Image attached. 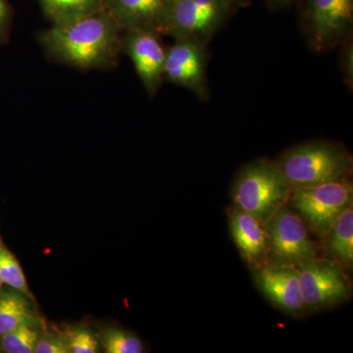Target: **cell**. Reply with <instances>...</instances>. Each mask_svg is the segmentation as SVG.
Returning a JSON list of instances; mask_svg holds the SVG:
<instances>
[{
  "label": "cell",
  "instance_id": "4fadbf2b",
  "mask_svg": "<svg viewBox=\"0 0 353 353\" xmlns=\"http://www.w3.org/2000/svg\"><path fill=\"white\" fill-rule=\"evenodd\" d=\"M230 225L241 254L250 262L261 259L267 248V234L260 220L239 209L231 216Z\"/></svg>",
  "mask_w": 353,
  "mask_h": 353
},
{
  "label": "cell",
  "instance_id": "5bb4252c",
  "mask_svg": "<svg viewBox=\"0 0 353 353\" xmlns=\"http://www.w3.org/2000/svg\"><path fill=\"white\" fill-rule=\"evenodd\" d=\"M29 299L12 288L0 292V336L20 327H36L38 316Z\"/></svg>",
  "mask_w": 353,
  "mask_h": 353
},
{
  "label": "cell",
  "instance_id": "5b68a950",
  "mask_svg": "<svg viewBox=\"0 0 353 353\" xmlns=\"http://www.w3.org/2000/svg\"><path fill=\"white\" fill-rule=\"evenodd\" d=\"M236 10L231 0H172L165 34L208 41Z\"/></svg>",
  "mask_w": 353,
  "mask_h": 353
},
{
  "label": "cell",
  "instance_id": "d6986e66",
  "mask_svg": "<svg viewBox=\"0 0 353 353\" xmlns=\"http://www.w3.org/2000/svg\"><path fill=\"white\" fill-rule=\"evenodd\" d=\"M104 348L108 353H141L143 343L136 336L121 329H110L103 338Z\"/></svg>",
  "mask_w": 353,
  "mask_h": 353
},
{
  "label": "cell",
  "instance_id": "603a6c76",
  "mask_svg": "<svg viewBox=\"0 0 353 353\" xmlns=\"http://www.w3.org/2000/svg\"><path fill=\"white\" fill-rule=\"evenodd\" d=\"M296 0H266L267 6L271 10H282L292 6Z\"/></svg>",
  "mask_w": 353,
  "mask_h": 353
},
{
  "label": "cell",
  "instance_id": "8fae6325",
  "mask_svg": "<svg viewBox=\"0 0 353 353\" xmlns=\"http://www.w3.org/2000/svg\"><path fill=\"white\" fill-rule=\"evenodd\" d=\"M172 0H105L124 31L145 30L165 34Z\"/></svg>",
  "mask_w": 353,
  "mask_h": 353
},
{
  "label": "cell",
  "instance_id": "52a82bcc",
  "mask_svg": "<svg viewBox=\"0 0 353 353\" xmlns=\"http://www.w3.org/2000/svg\"><path fill=\"white\" fill-rule=\"evenodd\" d=\"M166 50L164 81L194 92L201 101L209 99L206 63L208 41L194 38H176Z\"/></svg>",
  "mask_w": 353,
  "mask_h": 353
},
{
  "label": "cell",
  "instance_id": "9c48e42d",
  "mask_svg": "<svg viewBox=\"0 0 353 353\" xmlns=\"http://www.w3.org/2000/svg\"><path fill=\"white\" fill-rule=\"evenodd\" d=\"M267 240L281 263L301 265L315 257V246L303 221L289 210H277L268 225Z\"/></svg>",
  "mask_w": 353,
  "mask_h": 353
},
{
  "label": "cell",
  "instance_id": "9a60e30c",
  "mask_svg": "<svg viewBox=\"0 0 353 353\" xmlns=\"http://www.w3.org/2000/svg\"><path fill=\"white\" fill-rule=\"evenodd\" d=\"M53 25L64 24L105 6V0H39Z\"/></svg>",
  "mask_w": 353,
  "mask_h": 353
},
{
  "label": "cell",
  "instance_id": "ba28073f",
  "mask_svg": "<svg viewBox=\"0 0 353 353\" xmlns=\"http://www.w3.org/2000/svg\"><path fill=\"white\" fill-rule=\"evenodd\" d=\"M299 266L304 305L326 307L343 301L350 294V283L334 262L314 257Z\"/></svg>",
  "mask_w": 353,
  "mask_h": 353
},
{
  "label": "cell",
  "instance_id": "8992f818",
  "mask_svg": "<svg viewBox=\"0 0 353 353\" xmlns=\"http://www.w3.org/2000/svg\"><path fill=\"white\" fill-rule=\"evenodd\" d=\"M352 187L345 180L292 189V204L320 234H327L334 220L352 205Z\"/></svg>",
  "mask_w": 353,
  "mask_h": 353
},
{
  "label": "cell",
  "instance_id": "7c38bea8",
  "mask_svg": "<svg viewBox=\"0 0 353 353\" xmlns=\"http://www.w3.org/2000/svg\"><path fill=\"white\" fill-rule=\"evenodd\" d=\"M257 284L272 303L287 312L296 313L304 307L299 269L294 265L279 263L260 269Z\"/></svg>",
  "mask_w": 353,
  "mask_h": 353
},
{
  "label": "cell",
  "instance_id": "d4e9b609",
  "mask_svg": "<svg viewBox=\"0 0 353 353\" xmlns=\"http://www.w3.org/2000/svg\"><path fill=\"white\" fill-rule=\"evenodd\" d=\"M232 3L234 6V8L238 10V9L243 8V7H246L250 6V1L252 0H231Z\"/></svg>",
  "mask_w": 353,
  "mask_h": 353
},
{
  "label": "cell",
  "instance_id": "7a4b0ae2",
  "mask_svg": "<svg viewBox=\"0 0 353 353\" xmlns=\"http://www.w3.org/2000/svg\"><path fill=\"white\" fill-rule=\"evenodd\" d=\"M290 189L345 180L352 170V157L341 146L303 143L285 152L277 163Z\"/></svg>",
  "mask_w": 353,
  "mask_h": 353
},
{
  "label": "cell",
  "instance_id": "7402d4cb",
  "mask_svg": "<svg viewBox=\"0 0 353 353\" xmlns=\"http://www.w3.org/2000/svg\"><path fill=\"white\" fill-rule=\"evenodd\" d=\"M36 353H69L68 345L63 336H54V334H46L39 338L37 343Z\"/></svg>",
  "mask_w": 353,
  "mask_h": 353
},
{
  "label": "cell",
  "instance_id": "2e32d148",
  "mask_svg": "<svg viewBox=\"0 0 353 353\" xmlns=\"http://www.w3.org/2000/svg\"><path fill=\"white\" fill-rule=\"evenodd\" d=\"M329 248L334 256L352 267L353 263V210L347 206L334 220L329 233Z\"/></svg>",
  "mask_w": 353,
  "mask_h": 353
},
{
  "label": "cell",
  "instance_id": "30bf717a",
  "mask_svg": "<svg viewBox=\"0 0 353 353\" xmlns=\"http://www.w3.org/2000/svg\"><path fill=\"white\" fill-rule=\"evenodd\" d=\"M126 34L123 46L131 58L146 92L150 97H154L164 81L166 50L157 32L132 30L126 31Z\"/></svg>",
  "mask_w": 353,
  "mask_h": 353
},
{
  "label": "cell",
  "instance_id": "ac0fdd59",
  "mask_svg": "<svg viewBox=\"0 0 353 353\" xmlns=\"http://www.w3.org/2000/svg\"><path fill=\"white\" fill-rule=\"evenodd\" d=\"M34 328L32 326H23L0 336L2 350L8 353L34 352L39 334Z\"/></svg>",
  "mask_w": 353,
  "mask_h": 353
},
{
  "label": "cell",
  "instance_id": "277c9868",
  "mask_svg": "<svg viewBox=\"0 0 353 353\" xmlns=\"http://www.w3.org/2000/svg\"><path fill=\"white\" fill-rule=\"evenodd\" d=\"M299 22L309 48L325 52L340 46L353 26V0H299Z\"/></svg>",
  "mask_w": 353,
  "mask_h": 353
},
{
  "label": "cell",
  "instance_id": "e0dca14e",
  "mask_svg": "<svg viewBox=\"0 0 353 353\" xmlns=\"http://www.w3.org/2000/svg\"><path fill=\"white\" fill-rule=\"evenodd\" d=\"M0 279L4 284L31 297L22 267L12 253L0 248Z\"/></svg>",
  "mask_w": 353,
  "mask_h": 353
},
{
  "label": "cell",
  "instance_id": "3957f363",
  "mask_svg": "<svg viewBox=\"0 0 353 353\" xmlns=\"http://www.w3.org/2000/svg\"><path fill=\"white\" fill-rule=\"evenodd\" d=\"M290 190L277 164L254 162L239 175L234 185V201L239 209L261 221L278 210Z\"/></svg>",
  "mask_w": 353,
  "mask_h": 353
},
{
  "label": "cell",
  "instance_id": "6da1fadb",
  "mask_svg": "<svg viewBox=\"0 0 353 353\" xmlns=\"http://www.w3.org/2000/svg\"><path fill=\"white\" fill-rule=\"evenodd\" d=\"M124 31L112 13L102 7L41 32V43L51 57L80 69L104 68L115 63Z\"/></svg>",
  "mask_w": 353,
  "mask_h": 353
},
{
  "label": "cell",
  "instance_id": "cb8c5ba5",
  "mask_svg": "<svg viewBox=\"0 0 353 353\" xmlns=\"http://www.w3.org/2000/svg\"><path fill=\"white\" fill-rule=\"evenodd\" d=\"M7 4L6 0H0V31L3 29L7 20Z\"/></svg>",
  "mask_w": 353,
  "mask_h": 353
},
{
  "label": "cell",
  "instance_id": "ffe728a7",
  "mask_svg": "<svg viewBox=\"0 0 353 353\" xmlns=\"http://www.w3.org/2000/svg\"><path fill=\"white\" fill-rule=\"evenodd\" d=\"M63 336L68 345L70 352L95 353L99 352V341L88 330H71L66 332Z\"/></svg>",
  "mask_w": 353,
  "mask_h": 353
},
{
  "label": "cell",
  "instance_id": "484cf974",
  "mask_svg": "<svg viewBox=\"0 0 353 353\" xmlns=\"http://www.w3.org/2000/svg\"><path fill=\"white\" fill-rule=\"evenodd\" d=\"M2 285H3V282H2L1 279H0V292H1Z\"/></svg>",
  "mask_w": 353,
  "mask_h": 353
},
{
  "label": "cell",
  "instance_id": "44dd1931",
  "mask_svg": "<svg viewBox=\"0 0 353 353\" xmlns=\"http://www.w3.org/2000/svg\"><path fill=\"white\" fill-rule=\"evenodd\" d=\"M341 68L343 80L350 90L353 88V46L352 32L341 41Z\"/></svg>",
  "mask_w": 353,
  "mask_h": 353
}]
</instances>
